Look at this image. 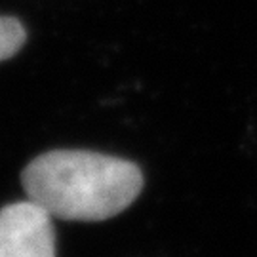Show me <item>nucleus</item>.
<instances>
[{"mask_svg":"<svg viewBox=\"0 0 257 257\" xmlns=\"http://www.w3.org/2000/svg\"><path fill=\"white\" fill-rule=\"evenodd\" d=\"M27 198L52 217L105 221L139 196L143 174L116 156L92 151H50L31 160L21 174Z\"/></svg>","mask_w":257,"mask_h":257,"instance_id":"f257e3e1","label":"nucleus"},{"mask_svg":"<svg viewBox=\"0 0 257 257\" xmlns=\"http://www.w3.org/2000/svg\"><path fill=\"white\" fill-rule=\"evenodd\" d=\"M25 29L16 18L0 16V61L10 59L25 44Z\"/></svg>","mask_w":257,"mask_h":257,"instance_id":"7ed1b4c3","label":"nucleus"},{"mask_svg":"<svg viewBox=\"0 0 257 257\" xmlns=\"http://www.w3.org/2000/svg\"><path fill=\"white\" fill-rule=\"evenodd\" d=\"M54 217L33 200L0 210V257H55Z\"/></svg>","mask_w":257,"mask_h":257,"instance_id":"f03ea898","label":"nucleus"}]
</instances>
